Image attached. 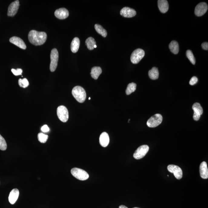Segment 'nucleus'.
<instances>
[{
	"mask_svg": "<svg viewBox=\"0 0 208 208\" xmlns=\"http://www.w3.org/2000/svg\"><path fill=\"white\" fill-rule=\"evenodd\" d=\"M47 35L46 32L31 30L28 35L29 42L35 46H40L46 41Z\"/></svg>",
	"mask_w": 208,
	"mask_h": 208,
	"instance_id": "obj_1",
	"label": "nucleus"
},
{
	"mask_svg": "<svg viewBox=\"0 0 208 208\" xmlns=\"http://www.w3.org/2000/svg\"><path fill=\"white\" fill-rule=\"evenodd\" d=\"M72 94L76 101L83 103L85 101L86 94L84 89L80 86H76L74 87L72 91Z\"/></svg>",
	"mask_w": 208,
	"mask_h": 208,
	"instance_id": "obj_2",
	"label": "nucleus"
},
{
	"mask_svg": "<svg viewBox=\"0 0 208 208\" xmlns=\"http://www.w3.org/2000/svg\"><path fill=\"white\" fill-rule=\"evenodd\" d=\"M72 175L80 180H85L88 179L89 175L87 172L83 169L77 168H72L71 171Z\"/></svg>",
	"mask_w": 208,
	"mask_h": 208,
	"instance_id": "obj_3",
	"label": "nucleus"
},
{
	"mask_svg": "<svg viewBox=\"0 0 208 208\" xmlns=\"http://www.w3.org/2000/svg\"><path fill=\"white\" fill-rule=\"evenodd\" d=\"M50 58V69L51 71L54 72L57 67L58 61L59 53L57 49L54 48L52 49L51 51Z\"/></svg>",
	"mask_w": 208,
	"mask_h": 208,
	"instance_id": "obj_4",
	"label": "nucleus"
},
{
	"mask_svg": "<svg viewBox=\"0 0 208 208\" xmlns=\"http://www.w3.org/2000/svg\"><path fill=\"white\" fill-rule=\"evenodd\" d=\"M162 116L160 114H157L153 116L147 122V125L150 128H155L158 126L162 123Z\"/></svg>",
	"mask_w": 208,
	"mask_h": 208,
	"instance_id": "obj_5",
	"label": "nucleus"
},
{
	"mask_svg": "<svg viewBox=\"0 0 208 208\" xmlns=\"http://www.w3.org/2000/svg\"><path fill=\"white\" fill-rule=\"evenodd\" d=\"M58 117L61 121L66 122L69 118V113L67 108L64 106H59L57 110Z\"/></svg>",
	"mask_w": 208,
	"mask_h": 208,
	"instance_id": "obj_6",
	"label": "nucleus"
},
{
	"mask_svg": "<svg viewBox=\"0 0 208 208\" xmlns=\"http://www.w3.org/2000/svg\"><path fill=\"white\" fill-rule=\"evenodd\" d=\"M145 53L144 50L141 49H137L134 51L131 56V61L134 64H138L145 56Z\"/></svg>",
	"mask_w": 208,
	"mask_h": 208,
	"instance_id": "obj_7",
	"label": "nucleus"
},
{
	"mask_svg": "<svg viewBox=\"0 0 208 208\" xmlns=\"http://www.w3.org/2000/svg\"><path fill=\"white\" fill-rule=\"evenodd\" d=\"M149 147L147 145H143L139 147L134 154V157L137 160L144 158L149 151Z\"/></svg>",
	"mask_w": 208,
	"mask_h": 208,
	"instance_id": "obj_8",
	"label": "nucleus"
},
{
	"mask_svg": "<svg viewBox=\"0 0 208 208\" xmlns=\"http://www.w3.org/2000/svg\"><path fill=\"white\" fill-rule=\"evenodd\" d=\"M167 169L170 172L173 173L175 177L178 180L181 179L183 176L182 170L179 166L174 165H168Z\"/></svg>",
	"mask_w": 208,
	"mask_h": 208,
	"instance_id": "obj_9",
	"label": "nucleus"
},
{
	"mask_svg": "<svg viewBox=\"0 0 208 208\" xmlns=\"http://www.w3.org/2000/svg\"><path fill=\"white\" fill-rule=\"evenodd\" d=\"M208 5L206 2H201L195 8V13L196 16H201L204 15L208 10Z\"/></svg>",
	"mask_w": 208,
	"mask_h": 208,
	"instance_id": "obj_10",
	"label": "nucleus"
},
{
	"mask_svg": "<svg viewBox=\"0 0 208 208\" xmlns=\"http://www.w3.org/2000/svg\"><path fill=\"white\" fill-rule=\"evenodd\" d=\"M19 7V1H15L12 2L8 6V15L9 17H13L16 15Z\"/></svg>",
	"mask_w": 208,
	"mask_h": 208,
	"instance_id": "obj_11",
	"label": "nucleus"
},
{
	"mask_svg": "<svg viewBox=\"0 0 208 208\" xmlns=\"http://www.w3.org/2000/svg\"><path fill=\"white\" fill-rule=\"evenodd\" d=\"M120 15L124 18H131L135 16L137 12L133 8L124 7L120 11Z\"/></svg>",
	"mask_w": 208,
	"mask_h": 208,
	"instance_id": "obj_12",
	"label": "nucleus"
},
{
	"mask_svg": "<svg viewBox=\"0 0 208 208\" xmlns=\"http://www.w3.org/2000/svg\"><path fill=\"white\" fill-rule=\"evenodd\" d=\"M54 15L58 19H64L69 16V12L66 8H61L55 11Z\"/></svg>",
	"mask_w": 208,
	"mask_h": 208,
	"instance_id": "obj_13",
	"label": "nucleus"
},
{
	"mask_svg": "<svg viewBox=\"0 0 208 208\" xmlns=\"http://www.w3.org/2000/svg\"><path fill=\"white\" fill-rule=\"evenodd\" d=\"M9 41L11 43L16 45L21 49H26V46L25 42L20 38L16 36L12 37L10 39Z\"/></svg>",
	"mask_w": 208,
	"mask_h": 208,
	"instance_id": "obj_14",
	"label": "nucleus"
},
{
	"mask_svg": "<svg viewBox=\"0 0 208 208\" xmlns=\"http://www.w3.org/2000/svg\"><path fill=\"white\" fill-rule=\"evenodd\" d=\"M19 192L18 189H13L9 194L8 201L11 204H15L19 197Z\"/></svg>",
	"mask_w": 208,
	"mask_h": 208,
	"instance_id": "obj_15",
	"label": "nucleus"
},
{
	"mask_svg": "<svg viewBox=\"0 0 208 208\" xmlns=\"http://www.w3.org/2000/svg\"><path fill=\"white\" fill-rule=\"evenodd\" d=\"M200 177L203 179H207L208 178V169L207 163L206 162H203L200 166Z\"/></svg>",
	"mask_w": 208,
	"mask_h": 208,
	"instance_id": "obj_16",
	"label": "nucleus"
},
{
	"mask_svg": "<svg viewBox=\"0 0 208 208\" xmlns=\"http://www.w3.org/2000/svg\"><path fill=\"white\" fill-rule=\"evenodd\" d=\"M109 142L110 138L108 134L105 132L102 133L100 137V143L101 146L107 147Z\"/></svg>",
	"mask_w": 208,
	"mask_h": 208,
	"instance_id": "obj_17",
	"label": "nucleus"
},
{
	"mask_svg": "<svg viewBox=\"0 0 208 208\" xmlns=\"http://www.w3.org/2000/svg\"><path fill=\"white\" fill-rule=\"evenodd\" d=\"M158 8L160 11L163 13L167 12L169 8V4L166 0H158Z\"/></svg>",
	"mask_w": 208,
	"mask_h": 208,
	"instance_id": "obj_18",
	"label": "nucleus"
},
{
	"mask_svg": "<svg viewBox=\"0 0 208 208\" xmlns=\"http://www.w3.org/2000/svg\"><path fill=\"white\" fill-rule=\"evenodd\" d=\"M80 46V40L79 38L77 37L74 38L71 42V51L73 53H76L78 52Z\"/></svg>",
	"mask_w": 208,
	"mask_h": 208,
	"instance_id": "obj_19",
	"label": "nucleus"
},
{
	"mask_svg": "<svg viewBox=\"0 0 208 208\" xmlns=\"http://www.w3.org/2000/svg\"><path fill=\"white\" fill-rule=\"evenodd\" d=\"M102 73V69L100 67H94L91 69V75L94 80H97Z\"/></svg>",
	"mask_w": 208,
	"mask_h": 208,
	"instance_id": "obj_20",
	"label": "nucleus"
},
{
	"mask_svg": "<svg viewBox=\"0 0 208 208\" xmlns=\"http://www.w3.org/2000/svg\"><path fill=\"white\" fill-rule=\"evenodd\" d=\"M169 49L174 54H177L179 52V45L176 41H172L169 45Z\"/></svg>",
	"mask_w": 208,
	"mask_h": 208,
	"instance_id": "obj_21",
	"label": "nucleus"
},
{
	"mask_svg": "<svg viewBox=\"0 0 208 208\" xmlns=\"http://www.w3.org/2000/svg\"><path fill=\"white\" fill-rule=\"evenodd\" d=\"M148 75L150 78L151 80H157L159 77V71L158 69L156 67L153 68L148 72Z\"/></svg>",
	"mask_w": 208,
	"mask_h": 208,
	"instance_id": "obj_22",
	"label": "nucleus"
},
{
	"mask_svg": "<svg viewBox=\"0 0 208 208\" xmlns=\"http://www.w3.org/2000/svg\"><path fill=\"white\" fill-rule=\"evenodd\" d=\"M95 29L97 32L103 37L105 38L107 37V31L102 27V26L101 25H98V24H96L94 25Z\"/></svg>",
	"mask_w": 208,
	"mask_h": 208,
	"instance_id": "obj_23",
	"label": "nucleus"
},
{
	"mask_svg": "<svg viewBox=\"0 0 208 208\" xmlns=\"http://www.w3.org/2000/svg\"><path fill=\"white\" fill-rule=\"evenodd\" d=\"M86 45L89 50H92L94 49V45H96V42L94 39L92 37H89L86 39L85 41Z\"/></svg>",
	"mask_w": 208,
	"mask_h": 208,
	"instance_id": "obj_24",
	"label": "nucleus"
},
{
	"mask_svg": "<svg viewBox=\"0 0 208 208\" xmlns=\"http://www.w3.org/2000/svg\"><path fill=\"white\" fill-rule=\"evenodd\" d=\"M192 109L193 110L194 112L201 115L203 113V108L199 103H194L192 106Z\"/></svg>",
	"mask_w": 208,
	"mask_h": 208,
	"instance_id": "obj_25",
	"label": "nucleus"
},
{
	"mask_svg": "<svg viewBox=\"0 0 208 208\" xmlns=\"http://www.w3.org/2000/svg\"><path fill=\"white\" fill-rule=\"evenodd\" d=\"M137 84L134 83H131L128 84L126 90V93L127 95H130L134 92L136 90Z\"/></svg>",
	"mask_w": 208,
	"mask_h": 208,
	"instance_id": "obj_26",
	"label": "nucleus"
},
{
	"mask_svg": "<svg viewBox=\"0 0 208 208\" xmlns=\"http://www.w3.org/2000/svg\"><path fill=\"white\" fill-rule=\"evenodd\" d=\"M186 56L189 60L190 61L191 63L192 64L195 65L196 64V59L193 56V53L191 51L188 50L186 52Z\"/></svg>",
	"mask_w": 208,
	"mask_h": 208,
	"instance_id": "obj_27",
	"label": "nucleus"
},
{
	"mask_svg": "<svg viewBox=\"0 0 208 208\" xmlns=\"http://www.w3.org/2000/svg\"><path fill=\"white\" fill-rule=\"evenodd\" d=\"M48 138V136L43 133H40L38 134V139L41 143H45L46 142Z\"/></svg>",
	"mask_w": 208,
	"mask_h": 208,
	"instance_id": "obj_28",
	"label": "nucleus"
},
{
	"mask_svg": "<svg viewBox=\"0 0 208 208\" xmlns=\"http://www.w3.org/2000/svg\"><path fill=\"white\" fill-rule=\"evenodd\" d=\"M7 145L3 137L0 135V150L4 151L6 150Z\"/></svg>",
	"mask_w": 208,
	"mask_h": 208,
	"instance_id": "obj_29",
	"label": "nucleus"
},
{
	"mask_svg": "<svg viewBox=\"0 0 208 208\" xmlns=\"http://www.w3.org/2000/svg\"><path fill=\"white\" fill-rule=\"evenodd\" d=\"M18 83H19V85L20 87H23V88H25L29 85V81L26 78L19 79V81H18Z\"/></svg>",
	"mask_w": 208,
	"mask_h": 208,
	"instance_id": "obj_30",
	"label": "nucleus"
},
{
	"mask_svg": "<svg viewBox=\"0 0 208 208\" xmlns=\"http://www.w3.org/2000/svg\"><path fill=\"white\" fill-rule=\"evenodd\" d=\"M11 71L15 75L18 76L22 74V70L21 69L18 68L17 69H12Z\"/></svg>",
	"mask_w": 208,
	"mask_h": 208,
	"instance_id": "obj_31",
	"label": "nucleus"
},
{
	"mask_svg": "<svg viewBox=\"0 0 208 208\" xmlns=\"http://www.w3.org/2000/svg\"><path fill=\"white\" fill-rule=\"evenodd\" d=\"M198 81V78L196 76H193V77L191 79H190V81L189 82V84L191 85H193L197 83Z\"/></svg>",
	"mask_w": 208,
	"mask_h": 208,
	"instance_id": "obj_32",
	"label": "nucleus"
},
{
	"mask_svg": "<svg viewBox=\"0 0 208 208\" xmlns=\"http://www.w3.org/2000/svg\"><path fill=\"white\" fill-rule=\"evenodd\" d=\"M41 130L42 132L46 133L49 131V128L47 125L45 124V125H43V126L41 127Z\"/></svg>",
	"mask_w": 208,
	"mask_h": 208,
	"instance_id": "obj_33",
	"label": "nucleus"
},
{
	"mask_svg": "<svg viewBox=\"0 0 208 208\" xmlns=\"http://www.w3.org/2000/svg\"><path fill=\"white\" fill-rule=\"evenodd\" d=\"M201 115L200 114H196V113L194 112L193 115V118L194 120L195 121H197L199 120L200 117Z\"/></svg>",
	"mask_w": 208,
	"mask_h": 208,
	"instance_id": "obj_34",
	"label": "nucleus"
},
{
	"mask_svg": "<svg viewBox=\"0 0 208 208\" xmlns=\"http://www.w3.org/2000/svg\"><path fill=\"white\" fill-rule=\"evenodd\" d=\"M202 48L205 50H208V43L207 42H205L202 44Z\"/></svg>",
	"mask_w": 208,
	"mask_h": 208,
	"instance_id": "obj_35",
	"label": "nucleus"
},
{
	"mask_svg": "<svg viewBox=\"0 0 208 208\" xmlns=\"http://www.w3.org/2000/svg\"><path fill=\"white\" fill-rule=\"evenodd\" d=\"M119 208H128L126 206H124V205H121V206H119Z\"/></svg>",
	"mask_w": 208,
	"mask_h": 208,
	"instance_id": "obj_36",
	"label": "nucleus"
},
{
	"mask_svg": "<svg viewBox=\"0 0 208 208\" xmlns=\"http://www.w3.org/2000/svg\"><path fill=\"white\" fill-rule=\"evenodd\" d=\"M97 45H94V48H97Z\"/></svg>",
	"mask_w": 208,
	"mask_h": 208,
	"instance_id": "obj_37",
	"label": "nucleus"
},
{
	"mask_svg": "<svg viewBox=\"0 0 208 208\" xmlns=\"http://www.w3.org/2000/svg\"><path fill=\"white\" fill-rule=\"evenodd\" d=\"M90 99H91V97H89V100H90Z\"/></svg>",
	"mask_w": 208,
	"mask_h": 208,
	"instance_id": "obj_38",
	"label": "nucleus"
},
{
	"mask_svg": "<svg viewBox=\"0 0 208 208\" xmlns=\"http://www.w3.org/2000/svg\"><path fill=\"white\" fill-rule=\"evenodd\" d=\"M138 208V207H134V208Z\"/></svg>",
	"mask_w": 208,
	"mask_h": 208,
	"instance_id": "obj_39",
	"label": "nucleus"
}]
</instances>
